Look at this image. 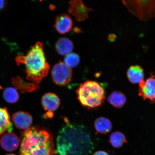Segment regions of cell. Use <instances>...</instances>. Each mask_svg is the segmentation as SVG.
<instances>
[{
  "label": "cell",
  "mask_w": 155,
  "mask_h": 155,
  "mask_svg": "<svg viewBox=\"0 0 155 155\" xmlns=\"http://www.w3.org/2000/svg\"><path fill=\"white\" fill-rule=\"evenodd\" d=\"M57 140L59 155H88L94 150V144L88 130L84 126L73 124L65 120Z\"/></svg>",
  "instance_id": "1"
},
{
  "label": "cell",
  "mask_w": 155,
  "mask_h": 155,
  "mask_svg": "<svg viewBox=\"0 0 155 155\" xmlns=\"http://www.w3.org/2000/svg\"><path fill=\"white\" fill-rule=\"evenodd\" d=\"M53 137L45 130L30 127L22 135L19 155H54Z\"/></svg>",
  "instance_id": "2"
},
{
  "label": "cell",
  "mask_w": 155,
  "mask_h": 155,
  "mask_svg": "<svg viewBox=\"0 0 155 155\" xmlns=\"http://www.w3.org/2000/svg\"><path fill=\"white\" fill-rule=\"evenodd\" d=\"M17 64H23L26 67V78L38 84L47 75L50 69L46 61L43 45L37 42L31 47L26 55L18 56L15 59Z\"/></svg>",
  "instance_id": "3"
},
{
  "label": "cell",
  "mask_w": 155,
  "mask_h": 155,
  "mask_svg": "<svg viewBox=\"0 0 155 155\" xmlns=\"http://www.w3.org/2000/svg\"><path fill=\"white\" fill-rule=\"evenodd\" d=\"M76 92L81 104L88 108L101 106L106 98L104 87L96 81H88L81 84Z\"/></svg>",
  "instance_id": "4"
},
{
  "label": "cell",
  "mask_w": 155,
  "mask_h": 155,
  "mask_svg": "<svg viewBox=\"0 0 155 155\" xmlns=\"http://www.w3.org/2000/svg\"><path fill=\"white\" fill-rule=\"evenodd\" d=\"M124 5L133 15L142 21L155 17V0H122Z\"/></svg>",
  "instance_id": "5"
},
{
  "label": "cell",
  "mask_w": 155,
  "mask_h": 155,
  "mask_svg": "<svg viewBox=\"0 0 155 155\" xmlns=\"http://www.w3.org/2000/svg\"><path fill=\"white\" fill-rule=\"evenodd\" d=\"M51 74L54 82L56 84L65 86L71 82L72 71L71 68L61 61L54 66Z\"/></svg>",
  "instance_id": "6"
},
{
  "label": "cell",
  "mask_w": 155,
  "mask_h": 155,
  "mask_svg": "<svg viewBox=\"0 0 155 155\" xmlns=\"http://www.w3.org/2000/svg\"><path fill=\"white\" fill-rule=\"evenodd\" d=\"M139 95L151 103H155V77L153 74L139 83Z\"/></svg>",
  "instance_id": "7"
},
{
  "label": "cell",
  "mask_w": 155,
  "mask_h": 155,
  "mask_svg": "<svg viewBox=\"0 0 155 155\" xmlns=\"http://www.w3.org/2000/svg\"><path fill=\"white\" fill-rule=\"evenodd\" d=\"M69 12L79 21L85 20L88 17V13L92 9L84 5L82 0H71L69 2Z\"/></svg>",
  "instance_id": "8"
},
{
  "label": "cell",
  "mask_w": 155,
  "mask_h": 155,
  "mask_svg": "<svg viewBox=\"0 0 155 155\" xmlns=\"http://www.w3.org/2000/svg\"><path fill=\"white\" fill-rule=\"evenodd\" d=\"M54 27L59 33L65 34L72 30L73 21L69 15L63 13L56 17Z\"/></svg>",
  "instance_id": "9"
},
{
  "label": "cell",
  "mask_w": 155,
  "mask_h": 155,
  "mask_svg": "<svg viewBox=\"0 0 155 155\" xmlns=\"http://www.w3.org/2000/svg\"><path fill=\"white\" fill-rule=\"evenodd\" d=\"M12 121L15 127L19 129L27 130L32 123V118L28 112L19 111L13 114Z\"/></svg>",
  "instance_id": "10"
},
{
  "label": "cell",
  "mask_w": 155,
  "mask_h": 155,
  "mask_svg": "<svg viewBox=\"0 0 155 155\" xmlns=\"http://www.w3.org/2000/svg\"><path fill=\"white\" fill-rule=\"evenodd\" d=\"M0 143L4 150L8 152H12L18 148L19 140L18 137L14 133H8L2 137Z\"/></svg>",
  "instance_id": "11"
},
{
  "label": "cell",
  "mask_w": 155,
  "mask_h": 155,
  "mask_svg": "<svg viewBox=\"0 0 155 155\" xmlns=\"http://www.w3.org/2000/svg\"><path fill=\"white\" fill-rule=\"evenodd\" d=\"M41 102L45 110L50 112H53L59 108L60 100L55 94L48 93L42 97Z\"/></svg>",
  "instance_id": "12"
},
{
  "label": "cell",
  "mask_w": 155,
  "mask_h": 155,
  "mask_svg": "<svg viewBox=\"0 0 155 155\" xmlns=\"http://www.w3.org/2000/svg\"><path fill=\"white\" fill-rule=\"evenodd\" d=\"M127 75L130 82L133 84H139L144 80V70L140 65L131 66L128 69Z\"/></svg>",
  "instance_id": "13"
},
{
  "label": "cell",
  "mask_w": 155,
  "mask_h": 155,
  "mask_svg": "<svg viewBox=\"0 0 155 155\" xmlns=\"http://www.w3.org/2000/svg\"><path fill=\"white\" fill-rule=\"evenodd\" d=\"M55 46L56 51L61 55H66L71 53L74 48L72 42L67 38H60L56 42Z\"/></svg>",
  "instance_id": "14"
},
{
  "label": "cell",
  "mask_w": 155,
  "mask_h": 155,
  "mask_svg": "<svg viewBox=\"0 0 155 155\" xmlns=\"http://www.w3.org/2000/svg\"><path fill=\"white\" fill-rule=\"evenodd\" d=\"M10 117L6 108L0 107V136L7 130H11Z\"/></svg>",
  "instance_id": "15"
},
{
  "label": "cell",
  "mask_w": 155,
  "mask_h": 155,
  "mask_svg": "<svg viewBox=\"0 0 155 155\" xmlns=\"http://www.w3.org/2000/svg\"><path fill=\"white\" fill-rule=\"evenodd\" d=\"M94 127L98 132L105 134L112 130L111 122L107 118L101 117L97 118L94 122Z\"/></svg>",
  "instance_id": "16"
},
{
  "label": "cell",
  "mask_w": 155,
  "mask_h": 155,
  "mask_svg": "<svg viewBox=\"0 0 155 155\" xmlns=\"http://www.w3.org/2000/svg\"><path fill=\"white\" fill-rule=\"evenodd\" d=\"M107 101L114 107L121 108L125 104L127 98L123 93L115 91L108 96Z\"/></svg>",
  "instance_id": "17"
},
{
  "label": "cell",
  "mask_w": 155,
  "mask_h": 155,
  "mask_svg": "<svg viewBox=\"0 0 155 155\" xmlns=\"http://www.w3.org/2000/svg\"><path fill=\"white\" fill-rule=\"evenodd\" d=\"M109 142L115 148H119L127 143L124 134L121 132L116 131L112 133L110 136Z\"/></svg>",
  "instance_id": "18"
},
{
  "label": "cell",
  "mask_w": 155,
  "mask_h": 155,
  "mask_svg": "<svg viewBox=\"0 0 155 155\" xmlns=\"http://www.w3.org/2000/svg\"><path fill=\"white\" fill-rule=\"evenodd\" d=\"M3 97L6 101L10 104L15 103L19 99V94L16 89L11 87L5 89L3 92Z\"/></svg>",
  "instance_id": "19"
},
{
  "label": "cell",
  "mask_w": 155,
  "mask_h": 155,
  "mask_svg": "<svg viewBox=\"0 0 155 155\" xmlns=\"http://www.w3.org/2000/svg\"><path fill=\"white\" fill-rule=\"evenodd\" d=\"M80 61V57L78 54L75 53L68 54L64 59V63L71 68L77 67Z\"/></svg>",
  "instance_id": "20"
},
{
  "label": "cell",
  "mask_w": 155,
  "mask_h": 155,
  "mask_svg": "<svg viewBox=\"0 0 155 155\" xmlns=\"http://www.w3.org/2000/svg\"><path fill=\"white\" fill-rule=\"evenodd\" d=\"M7 0H0V12L5 9L7 4Z\"/></svg>",
  "instance_id": "21"
},
{
  "label": "cell",
  "mask_w": 155,
  "mask_h": 155,
  "mask_svg": "<svg viewBox=\"0 0 155 155\" xmlns=\"http://www.w3.org/2000/svg\"><path fill=\"white\" fill-rule=\"evenodd\" d=\"M93 155H110L105 151L100 150L97 151Z\"/></svg>",
  "instance_id": "22"
},
{
  "label": "cell",
  "mask_w": 155,
  "mask_h": 155,
  "mask_svg": "<svg viewBox=\"0 0 155 155\" xmlns=\"http://www.w3.org/2000/svg\"><path fill=\"white\" fill-rule=\"evenodd\" d=\"M6 155H15L14 154H7Z\"/></svg>",
  "instance_id": "23"
}]
</instances>
